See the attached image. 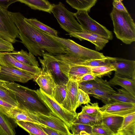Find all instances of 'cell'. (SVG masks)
I'll use <instances>...</instances> for the list:
<instances>
[{"instance_id":"6da1fadb","label":"cell","mask_w":135,"mask_h":135,"mask_svg":"<svg viewBox=\"0 0 135 135\" xmlns=\"http://www.w3.org/2000/svg\"><path fill=\"white\" fill-rule=\"evenodd\" d=\"M9 13L18 30L21 42L29 52L41 57L45 52L54 55L67 53L63 45L49 34L27 23L21 13L10 11Z\"/></svg>"},{"instance_id":"7a4b0ae2","label":"cell","mask_w":135,"mask_h":135,"mask_svg":"<svg viewBox=\"0 0 135 135\" xmlns=\"http://www.w3.org/2000/svg\"><path fill=\"white\" fill-rule=\"evenodd\" d=\"M0 84L14 95L19 104V107L34 113L46 115H54L52 111L39 97L35 90L14 82L1 79Z\"/></svg>"},{"instance_id":"3957f363","label":"cell","mask_w":135,"mask_h":135,"mask_svg":"<svg viewBox=\"0 0 135 135\" xmlns=\"http://www.w3.org/2000/svg\"><path fill=\"white\" fill-rule=\"evenodd\" d=\"M110 16L117 38L126 44L134 42L135 23L128 12L119 11L113 8Z\"/></svg>"},{"instance_id":"277c9868","label":"cell","mask_w":135,"mask_h":135,"mask_svg":"<svg viewBox=\"0 0 135 135\" xmlns=\"http://www.w3.org/2000/svg\"><path fill=\"white\" fill-rule=\"evenodd\" d=\"M49 35L63 45L67 54L73 56L78 62L103 59L106 57L103 53L83 47L72 40Z\"/></svg>"},{"instance_id":"5b68a950","label":"cell","mask_w":135,"mask_h":135,"mask_svg":"<svg viewBox=\"0 0 135 135\" xmlns=\"http://www.w3.org/2000/svg\"><path fill=\"white\" fill-rule=\"evenodd\" d=\"M51 12L56 19L60 27L69 33L84 31L80 24L75 18V13L68 10L60 2L52 4Z\"/></svg>"},{"instance_id":"8992f818","label":"cell","mask_w":135,"mask_h":135,"mask_svg":"<svg viewBox=\"0 0 135 135\" xmlns=\"http://www.w3.org/2000/svg\"><path fill=\"white\" fill-rule=\"evenodd\" d=\"M35 91L52 111L54 115L62 120L69 129L76 118L77 113H74L68 110L57 102L54 98L44 93L40 89L35 90Z\"/></svg>"},{"instance_id":"52a82bcc","label":"cell","mask_w":135,"mask_h":135,"mask_svg":"<svg viewBox=\"0 0 135 135\" xmlns=\"http://www.w3.org/2000/svg\"><path fill=\"white\" fill-rule=\"evenodd\" d=\"M42 57V59L38 57L42 70L50 74L56 85L66 84L69 79L62 71L59 61L55 55L45 52Z\"/></svg>"},{"instance_id":"ba28073f","label":"cell","mask_w":135,"mask_h":135,"mask_svg":"<svg viewBox=\"0 0 135 135\" xmlns=\"http://www.w3.org/2000/svg\"><path fill=\"white\" fill-rule=\"evenodd\" d=\"M74 16L84 30L100 35L109 40L113 39L112 32L92 19L87 11L78 10Z\"/></svg>"},{"instance_id":"9c48e42d","label":"cell","mask_w":135,"mask_h":135,"mask_svg":"<svg viewBox=\"0 0 135 135\" xmlns=\"http://www.w3.org/2000/svg\"><path fill=\"white\" fill-rule=\"evenodd\" d=\"M0 36L6 40L14 44L19 38L18 29L7 10L0 8Z\"/></svg>"},{"instance_id":"30bf717a","label":"cell","mask_w":135,"mask_h":135,"mask_svg":"<svg viewBox=\"0 0 135 135\" xmlns=\"http://www.w3.org/2000/svg\"><path fill=\"white\" fill-rule=\"evenodd\" d=\"M29 116L40 124L53 128L62 133L63 135H73L66 124L61 119L52 114L45 115L34 113L26 110Z\"/></svg>"},{"instance_id":"8fae6325","label":"cell","mask_w":135,"mask_h":135,"mask_svg":"<svg viewBox=\"0 0 135 135\" xmlns=\"http://www.w3.org/2000/svg\"><path fill=\"white\" fill-rule=\"evenodd\" d=\"M109 62L115 68V75L135 80V61L110 57Z\"/></svg>"},{"instance_id":"7c38bea8","label":"cell","mask_w":135,"mask_h":135,"mask_svg":"<svg viewBox=\"0 0 135 135\" xmlns=\"http://www.w3.org/2000/svg\"><path fill=\"white\" fill-rule=\"evenodd\" d=\"M100 112L103 115L124 117L135 112V105L119 102L112 101L100 107Z\"/></svg>"},{"instance_id":"4fadbf2b","label":"cell","mask_w":135,"mask_h":135,"mask_svg":"<svg viewBox=\"0 0 135 135\" xmlns=\"http://www.w3.org/2000/svg\"><path fill=\"white\" fill-rule=\"evenodd\" d=\"M9 52H0V65L18 69L30 74L34 77L41 73L42 71L41 68L29 66L20 62L11 56Z\"/></svg>"},{"instance_id":"5bb4252c","label":"cell","mask_w":135,"mask_h":135,"mask_svg":"<svg viewBox=\"0 0 135 135\" xmlns=\"http://www.w3.org/2000/svg\"><path fill=\"white\" fill-rule=\"evenodd\" d=\"M66 85L65 97L61 105L68 110L75 113L76 112L79 82L76 80L69 79Z\"/></svg>"},{"instance_id":"9a60e30c","label":"cell","mask_w":135,"mask_h":135,"mask_svg":"<svg viewBox=\"0 0 135 135\" xmlns=\"http://www.w3.org/2000/svg\"><path fill=\"white\" fill-rule=\"evenodd\" d=\"M1 66L0 79L25 83L34 77L30 74L18 69Z\"/></svg>"},{"instance_id":"2e32d148","label":"cell","mask_w":135,"mask_h":135,"mask_svg":"<svg viewBox=\"0 0 135 135\" xmlns=\"http://www.w3.org/2000/svg\"><path fill=\"white\" fill-rule=\"evenodd\" d=\"M44 93L53 98L56 84L50 73L42 70L41 73L33 79Z\"/></svg>"},{"instance_id":"e0dca14e","label":"cell","mask_w":135,"mask_h":135,"mask_svg":"<svg viewBox=\"0 0 135 135\" xmlns=\"http://www.w3.org/2000/svg\"><path fill=\"white\" fill-rule=\"evenodd\" d=\"M67 35L81 41L85 40L91 42L95 45V49L99 51L102 50L109 42L108 39L100 35L84 30L82 32L73 33Z\"/></svg>"},{"instance_id":"ac0fdd59","label":"cell","mask_w":135,"mask_h":135,"mask_svg":"<svg viewBox=\"0 0 135 135\" xmlns=\"http://www.w3.org/2000/svg\"><path fill=\"white\" fill-rule=\"evenodd\" d=\"M9 52L10 55L20 62L29 66L39 67V65L34 55L23 49Z\"/></svg>"},{"instance_id":"d6986e66","label":"cell","mask_w":135,"mask_h":135,"mask_svg":"<svg viewBox=\"0 0 135 135\" xmlns=\"http://www.w3.org/2000/svg\"><path fill=\"white\" fill-rule=\"evenodd\" d=\"M117 91L114 90L109 85L100 88L91 89L87 93L99 100H101L105 104H108L112 101L110 99L111 95Z\"/></svg>"},{"instance_id":"ffe728a7","label":"cell","mask_w":135,"mask_h":135,"mask_svg":"<svg viewBox=\"0 0 135 135\" xmlns=\"http://www.w3.org/2000/svg\"><path fill=\"white\" fill-rule=\"evenodd\" d=\"M73 123H81L91 127L103 123L102 115L100 112L90 115L85 114L81 111L77 114V117Z\"/></svg>"},{"instance_id":"44dd1931","label":"cell","mask_w":135,"mask_h":135,"mask_svg":"<svg viewBox=\"0 0 135 135\" xmlns=\"http://www.w3.org/2000/svg\"><path fill=\"white\" fill-rule=\"evenodd\" d=\"M117 135H135V112L123 117Z\"/></svg>"},{"instance_id":"7402d4cb","label":"cell","mask_w":135,"mask_h":135,"mask_svg":"<svg viewBox=\"0 0 135 135\" xmlns=\"http://www.w3.org/2000/svg\"><path fill=\"white\" fill-rule=\"evenodd\" d=\"M110 86L119 85L129 92L135 97V80L118 76L115 75L108 81Z\"/></svg>"},{"instance_id":"603a6c76","label":"cell","mask_w":135,"mask_h":135,"mask_svg":"<svg viewBox=\"0 0 135 135\" xmlns=\"http://www.w3.org/2000/svg\"><path fill=\"white\" fill-rule=\"evenodd\" d=\"M123 119V117L121 116L102 115L103 123L109 128L114 135H117Z\"/></svg>"},{"instance_id":"cb8c5ba5","label":"cell","mask_w":135,"mask_h":135,"mask_svg":"<svg viewBox=\"0 0 135 135\" xmlns=\"http://www.w3.org/2000/svg\"><path fill=\"white\" fill-rule=\"evenodd\" d=\"M13 121L0 111V135L16 134L15 126L13 123Z\"/></svg>"},{"instance_id":"d4e9b609","label":"cell","mask_w":135,"mask_h":135,"mask_svg":"<svg viewBox=\"0 0 135 135\" xmlns=\"http://www.w3.org/2000/svg\"><path fill=\"white\" fill-rule=\"evenodd\" d=\"M31 9L38 10L50 13L52 4L47 0H18Z\"/></svg>"},{"instance_id":"484cf974","label":"cell","mask_w":135,"mask_h":135,"mask_svg":"<svg viewBox=\"0 0 135 135\" xmlns=\"http://www.w3.org/2000/svg\"><path fill=\"white\" fill-rule=\"evenodd\" d=\"M118 92L113 93L110 97L112 101H118L135 105V97L123 89H117Z\"/></svg>"},{"instance_id":"4316f807","label":"cell","mask_w":135,"mask_h":135,"mask_svg":"<svg viewBox=\"0 0 135 135\" xmlns=\"http://www.w3.org/2000/svg\"><path fill=\"white\" fill-rule=\"evenodd\" d=\"M16 124L30 135H47L40 124L29 121H19Z\"/></svg>"},{"instance_id":"83f0119b","label":"cell","mask_w":135,"mask_h":135,"mask_svg":"<svg viewBox=\"0 0 135 135\" xmlns=\"http://www.w3.org/2000/svg\"><path fill=\"white\" fill-rule=\"evenodd\" d=\"M109 85L108 82L106 80L97 77L93 80L79 82V88L86 93L92 89L103 88Z\"/></svg>"},{"instance_id":"f1b7e54d","label":"cell","mask_w":135,"mask_h":135,"mask_svg":"<svg viewBox=\"0 0 135 135\" xmlns=\"http://www.w3.org/2000/svg\"><path fill=\"white\" fill-rule=\"evenodd\" d=\"M98 0H66L67 3L77 11L85 10L88 12L94 6Z\"/></svg>"},{"instance_id":"f546056e","label":"cell","mask_w":135,"mask_h":135,"mask_svg":"<svg viewBox=\"0 0 135 135\" xmlns=\"http://www.w3.org/2000/svg\"><path fill=\"white\" fill-rule=\"evenodd\" d=\"M24 20L31 25L44 32L53 36L58 37L57 31L36 19H28L25 17Z\"/></svg>"},{"instance_id":"4dcf8cb0","label":"cell","mask_w":135,"mask_h":135,"mask_svg":"<svg viewBox=\"0 0 135 135\" xmlns=\"http://www.w3.org/2000/svg\"><path fill=\"white\" fill-rule=\"evenodd\" d=\"M74 135H92V127L81 123H72L69 128Z\"/></svg>"},{"instance_id":"1f68e13d","label":"cell","mask_w":135,"mask_h":135,"mask_svg":"<svg viewBox=\"0 0 135 135\" xmlns=\"http://www.w3.org/2000/svg\"><path fill=\"white\" fill-rule=\"evenodd\" d=\"M90 68L91 72L99 78L109 75L112 71L115 70L114 66L111 65Z\"/></svg>"},{"instance_id":"d6a6232c","label":"cell","mask_w":135,"mask_h":135,"mask_svg":"<svg viewBox=\"0 0 135 135\" xmlns=\"http://www.w3.org/2000/svg\"><path fill=\"white\" fill-rule=\"evenodd\" d=\"M0 99L13 106H19L14 95L0 84Z\"/></svg>"},{"instance_id":"836d02e7","label":"cell","mask_w":135,"mask_h":135,"mask_svg":"<svg viewBox=\"0 0 135 135\" xmlns=\"http://www.w3.org/2000/svg\"><path fill=\"white\" fill-rule=\"evenodd\" d=\"M66 94V84L56 85L53 98L61 105L65 97Z\"/></svg>"},{"instance_id":"e575fe53","label":"cell","mask_w":135,"mask_h":135,"mask_svg":"<svg viewBox=\"0 0 135 135\" xmlns=\"http://www.w3.org/2000/svg\"><path fill=\"white\" fill-rule=\"evenodd\" d=\"M110 57L106 56L104 58L91 60L85 62H77L78 64L89 67H95L100 66L108 65L110 64L109 61Z\"/></svg>"},{"instance_id":"d590c367","label":"cell","mask_w":135,"mask_h":135,"mask_svg":"<svg viewBox=\"0 0 135 135\" xmlns=\"http://www.w3.org/2000/svg\"><path fill=\"white\" fill-rule=\"evenodd\" d=\"M92 135H114L109 128L103 124L92 127Z\"/></svg>"},{"instance_id":"8d00e7d4","label":"cell","mask_w":135,"mask_h":135,"mask_svg":"<svg viewBox=\"0 0 135 135\" xmlns=\"http://www.w3.org/2000/svg\"><path fill=\"white\" fill-rule=\"evenodd\" d=\"M91 103L90 99L89 94L79 88L78 91L76 109L82 104H90Z\"/></svg>"},{"instance_id":"74e56055","label":"cell","mask_w":135,"mask_h":135,"mask_svg":"<svg viewBox=\"0 0 135 135\" xmlns=\"http://www.w3.org/2000/svg\"><path fill=\"white\" fill-rule=\"evenodd\" d=\"M90 104H86V105L83 106L81 111L88 114H95L100 112V107L98 102L91 103Z\"/></svg>"},{"instance_id":"f35d334b","label":"cell","mask_w":135,"mask_h":135,"mask_svg":"<svg viewBox=\"0 0 135 135\" xmlns=\"http://www.w3.org/2000/svg\"><path fill=\"white\" fill-rule=\"evenodd\" d=\"M14 50L12 44L0 36V52L12 51Z\"/></svg>"},{"instance_id":"ab89813d","label":"cell","mask_w":135,"mask_h":135,"mask_svg":"<svg viewBox=\"0 0 135 135\" xmlns=\"http://www.w3.org/2000/svg\"><path fill=\"white\" fill-rule=\"evenodd\" d=\"M40 126L47 135H63L61 133L50 127L41 124Z\"/></svg>"},{"instance_id":"60d3db41","label":"cell","mask_w":135,"mask_h":135,"mask_svg":"<svg viewBox=\"0 0 135 135\" xmlns=\"http://www.w3.org/2000/svg\"><path fill=\"white\" fill-rule=\"evenodd\" d=\"M14 107L11 104L0 99V111L6 115L10 109Z\"/></svg>"},{"instance_id":"b9f144b4","label":"cell","mask_w":135,"mask_h":135,"mask_svg":"<svg viewBox=\"0 0 135 135\" xmlns=\"http://www.w3.org/2000/svg\"><path fill=\"white\" fill-rule=\"evenodd\" d=\"M112 4L113 8L118 11L128 12L127 9L124 6L121 0H113Z\"/></svg>"},{"instance_id":"7bdbcfd3","label":"cell","mask_w":135,"mask_h":135,"mask_svg":"<svg viewBox=\"0 0 135 135\" xmlns=\"http://www.w3.org/2000/svg\"><path fill=\"white\" fill-rule=\"evenodd\" d=\"M96 77L91 72L84 74L76 80L79 82H86L94 80Z\"/></svg>"},{"instance_id":"ee69618b","label":"cell","mask_w":135,"mask_h":135,"mask_svg":"<svg viewBox=\"0 0 135 135\" xmlns=\"http://www.w3.org/2000/svg\"><path fill=\"white\" fill-rule=\"evenodd\" d=\"M18 1V0H0V8L7 10L12 3Z\"/></svg>"},{"instance_id":"f6af8a7d","label":"cell","mask_w":135,"mask_h":135,"mask_svg":"<svg viewBox=\"0 0 135 135\" xmlns=\"http://www.w3.org/2000/svg\"><path fill=\"white\" fill-rule=\"evenodd\" d=\"M1 70V65H0V71Z\"/></svg>"},{"instance_id":"bcb514c9","label":"cell","mask_w":135,"mask_h":135,"mask_svg":"<svg viewBox=\"0 0 135 135\" xmlns=\"http://www.w3.org/2000/svg\"><path fill=\"white\" fill-rule=\"evenodd\" d=\"M114 1H116V0H114Z\"/></svg>"}]
</instances>
